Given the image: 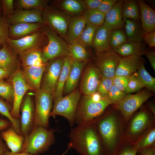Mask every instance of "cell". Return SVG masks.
<instances>
[{"label": "cell", "instance_id": "e7e4bbea", "mask_svg": "<svg viewBox=\"0 0 155 155\" xmlns=\"http://www.w3.org/2000/svg\"><path fill=\"white\" fill-rule=\"evenodd\" d=\"M137 155H138V154H137Z\"/></svg>", "mask_w": 155, "mask_h": 155}, {"label": "cell", "instance_id": "d6986e66", "mask_svg": "<svg viewBox=\"0 0 155 155\" xmlns=\"http://www.w3.org/2000/svg\"><path fill=\"white\" fill-rule=\"evenodd\" d=\"M141 56L121 57L115 75L128 76L135 73L142 62Z\"/></svg>", "mask_w": 155, "mask_h": 155}, {"label": "cell", "instance_id": "6da1fadb", "mask_svg": "<svg viewBox=\"0 0 155 155\" xmlns=\"http://www.w3.org/2000/svg\"><path fill=\"white\" fill-rule=\"evenodd\" d=\"M94 123L106 155H115L123 141L125 122L122 114L110 104Z\"/></svg>", "mask_w": 155, "mask_h": 155}, {"label": "cell", "instance_id": "44dd1931", "mask_svg": "<svg viewBox=\"0 0 155 155\" xmlns=\"http://www.w3.org/2000/svg\"><path fill=\"white\" fill-rule=\"evenodd\" d=\"M44 24L39 23H19L9 25V38L17 39L39 31Z\"/></svg>", "mask_w": 155, "mask_h": 155}, {"label": "cell", "instance_id": "74e56055", "mask_svg": "<svg viewBox=\"0 0 155 155\" xmlns=\"http://www.w3.org/2000/svg\"><path fill=\"white\" fill-rule=\"evenodd\" d=\"M136 73L144 87L150 91L155 92V78L151 76L147 71L143 62L138 68Z\"/></svg>", "mask_w": 155, "mask_h": 155}, {"label": "cell", "instance_id": "f35d334b", "mask_svg": "<svg viewBox=\"0 0 155 155\" xmlns=\"http://www.w3.org/2000/svg\"><path fill=\"white\" fill-rule=\"evenodd\" d=\"M60 6L66 11L73 14L80 13L87 9L84 1L79 0H63Z\"/></svg>", "mask_w": 155, "mask_h": 155}, {"label": "cell", "instance_id": "ee69618b", "mask_svg": "<svg viewBox=\"0 0 155 155\" xmlns=\"http://www.w3.org/2000/svg\"><path fill=\"white\" fill-rule=\"evenodd\" d=\"M127 94L113 85L107 94L106 98L110 104L116 105L124 98Z\"/></svg>", "mask_w": 155, "mask_h": 155}, {"label": "cell", "instance_id": "7bdbcfd3", "mask_svg": "<svg viewBox=\"0 0 155 155\" xmlns=\"http://www.w3.org/2000/svg\"><path fill=\"white\" fill-rule=\"evenodd\" d=\"M144 86L137 74L135 73L129 76L125 92L127 94L137 92L142 90Z\"/></svg>", "mask_w": 155, "mask_h": 155}, {"label": "cell", "instance_id": "ba28073f", "mask_svg": "<svg viewBox=\"0 0 155 155\" xmlns=\"http://www.w3.org/2000/svg\"><path fill=\"white\" fill-rule=\"evenodd\" d=\"M154 93L145 88L133 94H127L120 103L113 105L121 112L126 123L144 103L154 95Z\"/></svg>", "mask_w": 155, "mask_h": 155}, {"label": "cell", "instance_id": "f6af8a7d", "mask_svg": "<svg viewBox=\"0 0 155 155\" xmlns=\"http://www.w3.org/2000/svg\"><path fill=\"white\" fill-rule=\"evenodd\" d=\"M137 151L134 147V142L123 140L115 155H136Z\"/></svg>", "mask_w": 155, "mask_h": 155}, {"label": "cell", "instance_id": "8fae6325", "mask_svg": "<svg viewBox=\"0 0 155 155\" xmlns=\"http://www.w3.org/2000/svg\"><path fill=\"white\" fill-rule=\"evenodd\" d=\"M13 90V98L11 113L14 118L20 119L21 105L27 91L30 89L24 79L20 67L10 75Z\"/></svg>", "mask_w": 155, "mask_h": 155}, {"label": "cell", "instance_id": "be15d7a7", "mask_svg": "<svg viewBox=\"0 0 155 155\" xmlns=\"http://www.w3.org/2000/svg\"></svg>", "mask_w": 155, "mask_h": 155}, {"label": "cell", "instance_id": "52a82bcc", "mask_svg": "<svg viewBox=\"0 0 155 155\" xmlns=\"http://www.w3.org/2000/svg\"><path fill=\"white\" fill-rule=\"evenodd\" d=\"M81 92L76 89L59 100L54 102L50 116H62L67 119L71 127L75 123L77 108L81 98Z\"/></svg>", "mask_w": 155, "mask_h": 155}, {"label": "cell", "instance_id": "03108f58", "mask_svg": "<svg viewBox=\"0 0 155 155\" xmlns=\"http://www.w3.org/2000/svg\"></svg>", "mask_w": 155, "mask_h": 155}, {"label": "cell", "instance_id": "6125c7cd", "mask_svg": "<svg viewBox=\"0 0 155 155\" xmlns=\"http://www.w3.org/2000/svg\"><path fill=\"white\" fill-rule=\"evenodd\" d=\"M1 115L0 114V116H1Z\"/></svg>", "mask_w": 155, "mask_h": 155}, {"label": "cell", "instance_id": "7402d4cb", "mask_svg": "<svg viewBox=\"0 0 155 155\" xmlns=\"http://www.w3.org/2000/svg\"><path fill=\"white\" fill-rule=\"evenodd\" d=\"M2 45L0 49V67L6 70L10 76L20 67V61L18 55L6 43Z\"/></svg>", "mask_w": 155, "mask_h": 155}, {"label": "cell", "instance_id": "d590c367", "mask_svg": "<svg viewBox=\"0 0 155 155\" xmlns=\"http://www.w3.org/2000/svg\"><path fill=\"white\" fill-rule=\"evenodd\" d=\"M98 27L86 22L85 28L76 41L85 48L91 46Z\"/></svg>", "mask_w": 155, "mask_h": 155}, {"label": "cell", "instance_id": "f1b7e54d", "mask_svg": "<svg viewBox=\"0 0 155 155\" xmlns=\"http://www.w3.org/2000/svg\"><path fill=\"white\" fill-rule=\"evenodd\" d=\"M86 22L82 16L70 18L64 38L68 44L76 40L85 27Z\"/></svg>", "mask_w": 155, "mask_h": 155}, {"label": "cell", "instance_id": "484cf974", "mask_svg": "<svg viewBox=\"0 0 155 155\" xmlns=\"http://www.w3.org/2000/svg\"><path fill=\"white\" fill-rule=\"evenodd\" d=\"M64 62L60 73L56 90L53 96V102L63 97L64 88L71 71L73 61L69 56L63 57Z\"/></svg>", "mask_w": 155, "mask_h": 155}, {"label": "cell", "instance_id": "30bf717a", "mask_svg": "<svg viewBox=\"0 0 155 155\" xmlns=\"http://www.w3.org/2000/svg\"><path fill=\"white\" fill-rule=\"evenodd\" d=\"M63 57L55 58L48 62L42 75L40 90L51 95L53 98L63 64Z\"/></svg>", "mask_w": 155, "mask_h": 155}, {"label": "cell", "instance_id": "816d5d0a", "mask_svg": "<svg viewBox=\"0 0 155 155\" xmlns=\"http://www.w3.org/2000/svg\"><path fill=\"white\" fill-rule=\"evenodd\" d=\"M143 40L150 47L155 46V30L144 34Z\"/></svg>", "mask_w": 155, "mask_h": 155}, {"label": "cell", "instance_id": "1f68e13d", "mask_svg": "<svg viewBox=\"0 0 155 155\" xmlns=\"http://www.w3.org/2000/svg\"><path fill=\"white\" fill-rule=\"evenodd\" d=\"M145 51L141 43L134 42H127L113 51L121 57L141 56Z\"/></svg>", "mask_w": 155, "mask_h": 155}, {"label": "cell", "instance_id": "bcb514c9", "mask_svg": "<svg viewBox=\"0 0 155 155\" xmlns=\"http://www.w3.org/2000/svg\"><path fill=\"white\" fill-rule=\"evenodd\" d=\"M113 85L112 78L102 77L97 92L103 97L106 98L108 93Z\"/></svg>", "mask_w": 155, "mask_h": 155}, {"label": "cell", "instance_id": "e575fe53", "mask_svg": "<svg viewBox=\"0 0 155 155\" xmlns=\"http://www.w3.org/2000/svg\"><path fill=\"white\" fill-rule=\"evenodd\" d=\"M12 106L0 98V114L6 117L11 123L12 126L19 134H21L20 119L14 118L11 115Z\"/></svg>", "mask_w": 155, "mask_h": 155}, {"label": "cell", "instance_id": "681fc988", "mask_svg": "<svg viewBox=\"0 0 155 155\" xmlns=\"http://www.w3.org/2000/svg\"><path fill=\"white\" fill-rule=\"evenodd\" d=\"M3 7V17L6 18L11 15L14 12L13 0H3L1 1Z\"/></svg>", "mask_w": 155, "mask_h": 155}, {"label": "cell", "instance_id": "ffe728a7", "mask_svg": "<svg viewBox=\"0 0 155 155\" xmlns=\"http://www.w3.org/2000/svg\"><path fill=\"white\" fill-rule=\"evenodd\" d=\"M124 0H118L117 2L105 15L103 26L107 30L111 31L121 29L124 26L122 14Z\"/></svg>", "mask_w": 155, "mask_h": 155}, {"label": "cell", "instance_id": "83f0119b", "mask_svg": "<svg viewBox=\"0 0 155 155\" xmlns=\"http://www.w3.org/2000/svg\"><path fill=\"white\" fill-rule=\"evenodd\" d=\"M41 47H38L23 51L18 55L20 64L23 67L38 65L44 63L42 59Z\"/></svg>", "mask_w": 155, "mask_h": 155}, {"label": "cell", "instance_id": "7c38bea8", "mask_svg": "<svg viewBox=\"0 0 155 155\" xmlns=\"http://www.w3.org/2000/svg\"><path fill=\"white\" fill-rule=\"evenodd\" d=\"M42 16L44 24L65 38L70 19L68 15L54 8L47 6L43 10Z\"/></svg>", "mask_w": 155, "mask_h": 155}, {"label": "cell", "instance_id": "e0dca14e", "mask_svg": "<svg viewBox=\"0 0 155 155\" xmlns=\"http://www.w3.org/2000/svg\"><path fill=\"white\" fill-rule=\"evenodd\" d=\"M43 10H26L18 9L6 18L9 25L19 23H39L44 24L42 13Z\"/></svg>", "mask_w": 155, "mask_h": 155}, {"label": "cell", "instance_id": "f907efd6", "mask_svg": "<svg viewBox=\"0 0 155 155\" xmlns=\"http://www.w3.org/2000/svg\"><path fill=\"white\" fill-rule=\"evenodd\" d=\"M118 1L117 0H102L98 9L105 15Z\"/></svg>", "mask_w": 155, "mask_h": 155}, {"label": "cell", "instance_id": "7dc6e473", "mask_svg": "<svg viewBox=\"0 0 155 155\" xmlns=\"http://www.w3.org/2000/svg\"><path fill=\"white\" fill-rule=\"evenodd\" d=\"M9 25L6 18L0 16V45L6 43L9 38Z\"/></svg>", "mask_w": 155, "mask_h": 155}, {"label": "cell", "instance_id": "b9f144b4", "mask_svg": "<svg viewBox=\"0 0 155 155\" xmlns=\"http://www.w3.org/2000/svg\"><path fill=\"white\" fill-rule=\"evenodd\" d=\"M0 96L12 106L13 98V90L11 82L0 80Z\"/></svg>", "mask_w": 155, "mask_h": 155}, {"label": "cell", "instance_id": "db71d44e", "mask_svg": "<svg viewBox=\"0 0 155 155\" xmlns=\"http://www.w3.org/2000/svg\"><path fill=\"white\" fill-rule=\"evenodd\" d=\"M148 59L151 67L155 71V52L152 51H145L144 54Z\"/></svg>", "mask_w": 155, "mask_h": 155}, {"label": "cell", "instance_id": "d4e9b609", "mask_svg": "<svg viewBox=\"0 0 155 155\" xmlns=\"http://www.w3.org/2000/svg\"><path fill=\"white\" fill-rule=\"evenodd\" d=\"M88 61H73L71 71L64 88L63 95L66 96L76 89L82 72Z\"/></svg>", "mask_w": 155, "mask_h": 155}, {"label": "cell", "instance_id": "6f0895ef", "mask_svg": "<svg viewBox=\"0 0 155 155\" xmlns=\"http://www.w3.org/2000/svg\"><path fill=\"white\" fill-rule=\"evenodd\" d=\"M9 151L5 143L4 142L0 134V155H3L7 151Z\"/></svg>", "mask_w": 155, "mask_h": 155}, {"label": "cell", "instance_id": "5bb4252c", "mask_svg": "<svg viewBox=\"0 0 155 155\" xmlns=\"http://www.w3.org/2000/svg\"><path fill=\"white\" fill-rule=\"evenodd\" d=\"M82 74L80 89L84 95H89L97 92L102 76L96 65L90 64L83 69Z\"/></svg>", "mask_w": 155, "mask_h": 155}, {"label": "cell", "instance_id": "91938a15", "mask_svg": "<svg viewBox=\"0 0 155 155\" xmlns=\"http://www.w3.org/2000/svg\"><path fill=\"white\" fill-rule=\"evenodd\" d=\"M146 105L151 112L155 116V104L154 102L151 101L147 102Z\"/></svg>", "mask_w": 155, "mask_h": 155}, {"label": "cell", "instance_id": "cb8c5ba5", "mask_svg": "<svg viewBox=\"0 0 155 155\" xmlns=\"http://www.w3.org/2000/svg\"><path fill=\"white\" fill-rule=\"evenodd\" d=\"M144 34L155 30V11L142 0L137 1Z\"/></svg>", "mask_w": 155, "mask_h": 155}, {"label": "cell", "instance_id": "603a6c76", "mask_svg": "<svg viewBox=\"0 0 155 155\" xmlns=\"http://www.w3.org/2000/svg\"><path fill=\"white\" fill-rule=\"evenodd\" d=\"M3 140L11 152L18 153L22 152L25 137L18 134L12 126L0 133Z\"/></svg>", "mask_w": 155, "mask_h": 155}, {"label": "cell", "instance_id": "4fadbf2b", "mask_svg": "<svg viewBox=\"0 0 155 155\" xmlns=\"http://www.w3.org/2000/svg\"><path fill=\"white\" fill-rule=\"evenodd\" d=\"M120 57L112 50L103 53L96 52L95 57L96 65L99 69L102 77L113 78L115 76Z\"/></svg>", "mask_w": 155, "mask_h": 155}, {"label": "cell", "instance_id": "680465c9", "mask_svg": "<svg viewBox=\"0 0 155 155\" xmlns=\"http://www.w3.org/2000/svg\"><path fill=\"white\" fill-rule=\"evenodd\" d=\"M70 149L69 146H68L67 150L61 155H65ZM3 155H32L28 153L21 152L18 153H13L8 151L5 153Z\"/></svg>", "mask_w": 155, "mask_h": 155}, {"label": "cell", "instance_id": "9c48e42d", "mask_svg": "<svg viewBox=\"0 0 155 155\" xmlns=\"http://www.w3.org/2000/svg\"><path fill=\"white\" fill-rule=\"evenodd\" d=\"M35 116L34 127L48 128L49 118L53 108V98L50 94L40 90L35 92Z\"/></svg>", "mask_w": 155, "mask_h": 155}, {"label": "cell", "instance_id": "c3c4849f", "mask_svg": "<svg viewBox=\"0 0 155 155\" xmlns=\"http://www.w3.org/2000/svg\"><path fill=\"white\" fill-rule=\"evenodd\" d=\"M128 76L115 75L113 78V85L120 90L125 92Z\"/></svg>", "mask_w": 155, "mask_h": 155}, {"label": "cell", "instance_id": "f5cc1de1", "mask_svg": "<svg viewBox=\"0 0 155 155\" xmlns=\"http://www.w3.org/2000/svg\"><path fill=\"white\" fill-rule=\"evenodd\" d=\"M102 0H84L87 9H98Z\"/></svg>", "mask_w": 155, "mask_h": 155}, {"label": "cell", "instance_id": "7a4b0ae2", "mask_svg": "<svg viewBox=\"0 0 155 155\" xmlns=\"http://www.w3.org/2000/svg\"><path fill=\"white\" fill-rule=\"evenodd\" d=\"M68 136L70 149H75L81 155H106L94 120L71 129Z\"/></svg>", "mask_w": 155, "mask_h": 155}, {"label": "cell", "instance_id": "4dcf8cb0", "mask_svg": "<svg viewBox=\"0 0 155 155\" xmlns=\"http://www.w3.org/2000/svg\"><path fill=\"white\" fill-rule=\"evenodd\" d=\"M154 146L155 124L145 130L134 142V147L137 153L143 149Z\"/></svg>", "mask_w": 155, "mask_h": 155}, {"label": "cell", "instance_id": "2e32d148", "mask_svg": "<svg viewBox=\"0 0 155 155\" xmlns=\"http://www.w3.org/2000/svg\"><path fill=\"white\" fill-rule=\"evenodd\" d=\"M44 33L40 30L31 35L17 39L8 38L6 43L13 52L17 55L21 52L35 47L42 46Z\"/></svg>", "mask_w": 155, "mask_h": 155}, {"label": "cell", "instance_id": "94428289", "mask_svg": "<svg viewBox=\"0 0 155 155\" xmlns=\"http://www.w3.org/2000/svg\"><path fill=\"white\" fill-rule=\"evenodd\" d=\"M10 76L8 72L5 69L0 67V80L8 77Z\"/></svg>", "mask_w": 155, "mask_h": 155}, {"label": "cell", "instance_id": "8992f818", "mask_svg": "<svg viewBox=\"0 0 155 155\" xmlns=\"http://www.w3.org/2000/svg\"><path fill=\"white\" fill-rule=\"evenodd\" d=\"M43 29L48 42L42 50L43 63H46L53 59L68 56V44L66 41L48 25L44 26Z\"/></svg>", "mask_w": 155, "mask_h": 155}, {"label": "cell", "instance_id": "60d3db41", "mask_svg": "<svg viewBox=\"0 0 155 155\" xmlns=\"http://www.w3.org/2000/svg\"><path fill=\"white\" fill-rule=\"evenodd\" d=\"M47 1L44 0H18L16 6L18 9L31 10L41 9L44 10L47 6Z\"/></svg>", "mask_w": 155, "mask_h": 155}, {"label": "cell", "instance_id": "5b68a950", "mask_svg": "<svg viewBox=\"0 0 155 155\" xmlns=\"http://www.w3.org/2000/svg\"><path fill=\"white\" fill-rule=\"evenodd\" d=\"M110 105L106 98L98 101L93 99L90 95H84L78 103L75 123L78 125L94 120Z\"/></svg>", "mask_w": 155, "mask_h": 155}, {"label": "cell", "instance_id": "836d02e7", "mask_svg": "<svg viewBox=\"0 0 155 155\" xmlns=\"http://www.w3.org/2000/svg\"><path fill=\"white\" fill-rule=\"evenodd\" d=\"M68 56L74 61H88L90 55L85 48L76 40L68 44Z\"/></svg>", "mask_w": 155, "mask_h": 155}, {"label": "cell", "instance_id": "d6a6232c", "mask_svg": "<svg viewBox=\"0 0 155 155\" xmlns=\"http://www.w3.org/2000/svg\"><path fill=\"white\" fill-rule=\"evenodd\" d=\"M122 14L123 20L129 19L138 20L140 19V14L137 1L134 0H124Z\"/></svg>", "mask_w": 155, "mask_h": 155}, {"label": "cell", "instance_id": "f546056e", "mask_svg": "<svg viewBox=\"0 0 155 155\" xmlns=\"http://www.w3.org/2000/svg\"><path fill=\"white\" fill-rule=\"evenodd\" d=\"M123 20L127 42L141 43L144 34L142 26L138 22V20L129 19Z\"/></svg>", "mask_w": 155, "mask_h": 155}, {"label": "cell", "instance_id": "ac0fdd59", "mask_svg": "<svg viewBox=\"0 0 155 155\" xmlns=\"http://www.w3.org/2000/svg\"><path fill=\"white\" fill-rule=\"evenodd\" d=\"M46 64L23 67L22 70L23 75L30 89L35 92L40 90L41 80Z\"/></svg>", "mask_w": 155, "mask_h": 155}, {"label": "cell", "instance_id": "3957f363", "mask_svg": "<svg viewBox=\"0 0 155 155\" xmlns=\"http://www.w3.org/2000/svg\"><path fill=\"white\" fill-rule=\"evenodd\" d=\"M56 130L54 128L34 127L29 133L24 136L21 152L38 155L48 151L55 142L54 133Z\"/></svg>", "mask_w": 155, "mask_h": 155}, {"label": "cell", "instance_id": "ab89813d", "mask_svg": "<svg viewBox=\"0 0 155 155\" xmlns=\"http://www.w3.org/2000/svg\"><path fill=\"white\" fill-rule=\"evenodd\" d=\"M127 42L125 32L121 29L111 31L109 42L111 50L114 51L123 44Z\"/></svg>", "mask_w": 155, "mask_h": 155}, {"label": "cell", "instance_id": "9f6ffc18", "mask_svg": "<svg viewBox=\"0 0 155 155\" xmlns=\"http://www.w3.org/2000/svg\"><path fill=\"white\" fill-rule=\"evenodd\" d=\"M11 126H12L11 123L9 120L0 116V133Z\"/></svg>", "mask_w": 155, "mask_h": 155}, {"label": "cell", "instance_id": "277c9868", "mask_svg": "<svg viewBox=\"0 0 155 155\" xmlns=\"http://www.w3.org/2000/svg\"><path fill=\"white\" fill-rule=\"evenodd\" d=\"M155 124V116L143 104L125 123L123 140L134 142L145 130Z\"/></svg>", "mask_w": 155, "mask_h": 155}, {"label": "cell", "instance_id": "11a10c76", "mask_svg": "<svg viewBox=\"0 0 155 155\" xmlns=\"http://www.w3.org/2000/svg\"><path fill=\"white\" fill-rule=\"evenodd\" d=\"M137 154L138 155H155V146L143 149Z\"/></svg>", "mask_w": 155, "mask_h": 155}, {"label": "cell", "instance_id": "9a60e30c", "mask_svg": "<svg viewBox=\"0 0 155 155\" xmlns=\"http://www.w3.org/2000/svg\"><path fill=\"white\" fill-rule=\"evenodd\" d=\"M20 108L21 134L25 136L30 133L34 127L35 107L31 95L27 94L24 97Z\"/></svg>", "mask_w": 155, "mask_h": 155}, {"label": "cell", "instance_id": "8d00e7d4", "mask_svg": "<svg viewBox=\"0 0 155 155\" xmlns=\"http://www.w3.org/2000/svg\"><path fill=\"white\" fill-rule=\"evenodd\" d=\"M82 16L86 22L93 26L99 27L104 23L105 14L98 9H87Z\"/></svg>", "mask_w": 155, "mask_h": 155}, {"label": "cell", "instance_id": "4316f807", "mask_svg": "<svg viewBox=\"0 0 155 155\" xmlns=\"http://www.w3.org/2000/svg\"><path fill=\"white\" fill-rule=\"evenodd\" d=\"M110 32L103 25L96 29L92 45L97 53H103L112 50L109 42Z\"/></svg>", "mask_w": 155, "mask_h": 155}]
</instances>
